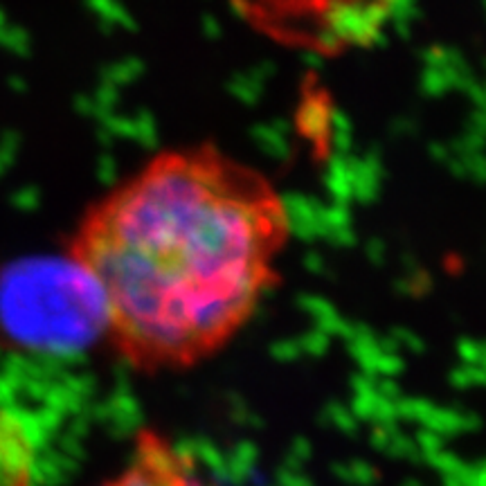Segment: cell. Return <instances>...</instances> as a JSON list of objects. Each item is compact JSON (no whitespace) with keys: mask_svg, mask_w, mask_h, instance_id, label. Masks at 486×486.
<instances>
[{"mask_svg":"<svg viewBox=\"0 0 486 486\" xmlns=\"http://www.w3.org/2000/svg\"><path fill=\"white\" fill-rule=\"evenodd\" d=\"M286 201L214 144L166 148L93 201L66 255L93 284L104 338L140 374L219 356L277 286Z\"/></svg>","mask_w":486,"mask_h":486,"instance_id":"1","label":"cell"},{"mask_svg":"<svg viewBox=\"0 0 486 486\" xmlns=\"http://www.w3.org/2000/svg\"><path fill=\"white\" fill-rule=\"evenodd\" d=\"M99 333L104 318L97 292L66 252L0 266V345L63 351Z\"/></svg>","mask_w":486,"mask_h":486,"instance_id":"2","label":"cell"},{"mask_svg":"<svg viewBox=\"0 0 486 486\" xmlns=\"http://www.w3.org/2000/svg\"><path fill=\"white\" fill-rule=\"evenodd\" d=\"M252 25L320 54L372 43L400 0H234Z\"/></svg>","mask_w":486,"mask_h":486,"instance_id":"3","label":"cell"},{"mask_svg":"<svg viewBox=\"0 0 486 486\" xmlns=\"http://www.w3.org/2000/svg\"><path fill=\"white\" fill-rule=\"evenodd\" d=\"M99 486H202V482L192 454L162 432L142 428L124 468Z\"/></svg>","mask_w":486,"mask_h":486,"instance_id":"4","label":"cell"},{"mask_svg":"<svg viewBox=\"0 0 486 486\" xmlns=\"http://www.w3.org/2000/svg\"><path fill=\"white\" fill-rule=\"evenodd\" d=\"M0 486H34V446L21 418L0 410Z\"/></svg>","mask_w":486,"mask_h":486,"instance_id":"5","label":"cell"}]
</instances>
